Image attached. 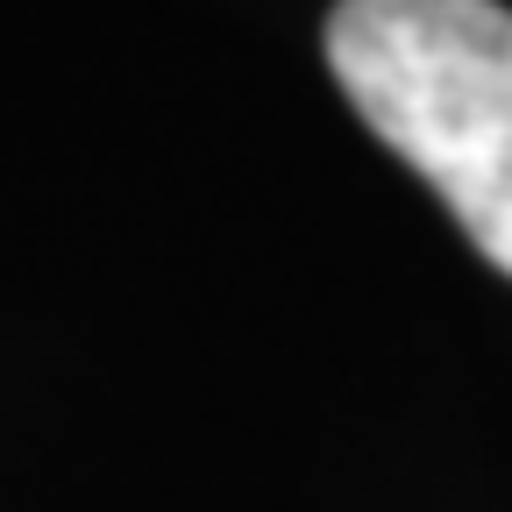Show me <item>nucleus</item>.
Masks as SVG:
<instances>
[{"mask_svg":"<svg viewBox=\"0 0 512 512\" xmlns=\"http://www.w3.org/2000/svg\"><path fill=\"white\" fill-rule=\"evenodd\" d=\"M328 64L370 136L413 164L477 256L512 278V8L335 0Z\"/></svg>","mask_w":512,"mask_h":512,"instance_id":"f257e3e1","label":"nucleus"}]
</instances>
